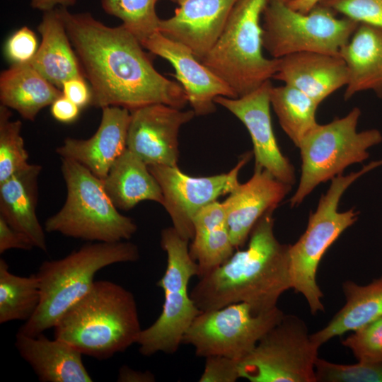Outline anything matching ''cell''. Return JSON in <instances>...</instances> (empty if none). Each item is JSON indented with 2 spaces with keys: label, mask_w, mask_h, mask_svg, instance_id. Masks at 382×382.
<instances>
[{
  "label": "cell",
  "mask_w": 382,
  "mask_h": 382,
  "mask_svg": "<svg viewBox=\"0 0 382 382\" xmlns=\"http://www.w3.org/2000/svg\"><path fill=\"white\" fill-rule=\"evenodd\" d=\"M316 382H382V362L341 364L318 358Z\"/></svg>",
  "instance_id": "33"
},
{
  "label": "cell",
  "mask_w": 382,
  "mask_h": 382,
  "mask_svg": "<svg viewBox=\"0 0 382 382\" xmlns=\"http://www.w3.org/2000/svg\"><path fill=\"white\" fill-rule=\"evenodd\" d=\"M41 299L36 274L21 277L11 273L4 258L0 259V323L29 320Z\"/></svg>",
  "instance_id": "30"
},
{
  "label": "cell",
  "mask_w": 382,
  "mask_h": 382,
  "mask_svg": "<svg viewBox=\"0 0 382 382\" xmlns=\"http://www.w3.org/2000/svg\"><path fill=\"white\" fill-rule=\"evenodd\" d=\"M141 330L134 294L100 280L63 314L54 326V337L83 355L104 360L137 343Z\"/></svg>",
  "instance_id": "3"
},
{
  "label": "cell",
  "mask_w": 382,
  "mask_h": 382,
  "mask_svg": "<svg viewBox=\"0 0 382 382\" xmlns=\"http://www.w3.org/2000/svg\"><path fill=\"white\" fill-rule=\"evenodd\" d=\"M37 49L35 33L27 26H23L8 39L5 53L13 64H24L33 58Z\"/></svg>",
  "instance_id": "36"
},
{
  "label": "cell",
  "mask_w": 382,
  "mask_h": 382,
  "mask_svg": "<svg viewBox=\"0 0 382 382\" xmlns=\"http://www.w3.org/2000/svg\"><path fill=\"white\" fill-rule=\"evenodd\" d=\"M342 344L359 361L382 362V317L353 331Z\"/></svg>",
  "instance_id": "34"
},
{
  "label": "cell",
  "mask_w": 382,
  "mask_h": 382,
  "mask_svg": "<svg viewBox=\"0 0 382 382\" xmlns=\"http://www.w3.org/2000/svg\"><path fill=\"white\" fill-rule=\"evenodd\" d=\"M238 0H179L174 15L161 19L158 31L187 47L200 61L220 37Z\"/></svg>",
  "instance_id": "17"
},
{
  "label": "cell",
  "mask_w": 382,
  "mask_h": 382,
  "mask_svg": "<svg viewBox=\"0 0 382 382\" xmlns=\"http://www.w3.org/2000/svg\"><path fill=\"white\" fill-rule=\"evenodd\" d=\"M291 189V185L267 170L255 166L252 177L229 193L223 204L235 248L245 245L257 221L266 212L274 211Z\"/></svg>",
  "instance_id": "18"
},
{
  "label": "cell",
  "mask_w": 382,
  "mask_h": 382,
  "mask_svg": "<svg viewBox=\"0 0 382 382\" xmlns=\"http://www.w3.org/2000/svg\"><path fill=\"white\" fill-rule=\"evenodd\" d=\"M339 55L348 74L345 100L364 91L382 97V28L359 23Z\"/></svg>",
  "instance_id": "23"
},
{
  "label": "cell",
  "mask_w": 382,
  "mask_h": 382,
  "mask_svg": "<svg viewBox=\"0 0 382 382\" xmlns=\"http://www.w3.org/2000/svg\"><path fill=\"white\" fill-rule=\"evenodd\" d=\"M244 154L229 172L206 177H192L183 173L178 166H148L158 183L163 197L162 206L169 214L173 227L186 240L194 236L193 219L205 206L231 193L240 183L238 173L252 156Z\"/></svg>",
  "instance_id": "13"
},
{
  "label": "cell",
  "mask_w": 382,
  "mask_h": 382,
  "mask_svg": "<svg viewBox=\"0 0 382 382\" xmlns=\"http://www.w3.org/2000/svg\"><path fill=\"white\" fill-rule=\"evenodd\" d=\"M320 1V0H296L287 5L296 11L307 13L316 6Z\"/></svg>",
  "instance_id": "43"
},
{
  "label": "cell",
  "mask_w": 382,
  "mask_h": 382,
  "mask_svg": "<svg viewBox=\"0 0 382 382\" xmlns=\"http://www.w3.org/2000/svg\"><path fill=\"white\" fill-rule=\"evenodd\" d=\"M270 81L243 96L231 98L218 96L219 104L233 114L248 129L253 142L255 166L269 171L277 179L293 185L294 168L279 148L272 125L270 92Z\"/></svg>",
  "instance_id": "15"
},
{
  "label": "cell",
  "mask_w": 382,
  "mask_h": 382,
  "mask_svg": "<svg viewBox=\"0 0 382 382\" xmlns=\"http://www.w3.org/2000/svg\"><path fill=\"white\" fill-rule=\"evenodd\" d=\"M319 348L301 318L284 314L240 361V378L250 382H316Z\"/></svg>",
  "instance_id": "11"
},
{
  "label": "cell",
  "mask_w": 382,
  "mask_h": 382,
  "mask_svg": "<svg viewBox=\"0 0 382 382\" xmlns=\"http://www.w3.org/2000/svg\"><path fill=\"white\" fill-rule=\"evenodd\" d=\"M117 381L120 382H153L155 377L150 371H139L123 366L120 369Z\"/></svg>",
  "instance_id": "41"
},
{
  "label": "cell",
  "mask_w": 382,
  "mask_h": 382,
  "mask_svg": "<svg viewBox=\"0 0 382 382\" xmlns=\"http://www.w3.org/2000/svg\"><path fill=\"white\" fill-rule=\"evenodd\" d=\"M8 108L0 105V183L29 165L21 135L22 123L12 120Z\"/></svg>",
  "instance_id": "32"
},
{
  "label": "cell",
  "mask_w": 382,
  "mask_h": 382,
  "mask_svg": "<svg viewBox=\"0 0 382 382\" xmlns=\"http://www.w3.org/2000/svg\"><path fill=\"white\" fill-rule=\"evenodd\" d=\"M61 171L66 197L62 208L45 221L47 232L91 242H117L133 236L136 223L120 213L101 179L67 158H62Z\"/></svg>",
  "instance_id": "5"
},
{
  "label": "cell",
  "mask_w": 382,
  "mask_h": 382,
  "mask_svg": "<svg viewBox=\"0 0 382 382\" xmlns=\"http://www.w3.org/2000/svg\"><path fill=\"white\" fill-rule=\"evenodd\" d=\"M270 100L281 127L299 147L304 137L318 124L316 112L319 104L298 88L284 83L272 86Z\"/></svg>",
  "instance_id": "29"
},
{
  "label": "cell",
  "mask_w": 382,
  "mask_h": 382,
  "mask_svg": "<svg viewBox=\"0 0 382 382\" xmlns=\"http://www.w3.org/2000/svg\"><path fill=\"white\" fill-rule=\"evenodd\" d=\"M169 1H173V2H175V3H178V1L179 0H169Z\"/></svg>",
  "instance_id": "45"
},
{
  "label": "cell",
  "mask_w": 382,
  "mask_h": 382,
  "mask_svg": "<svg viewBox=\"0 0 382 382\" xmlns=\"http://www.w3.org/2000/svg\"><path fill=\"white\" fill-rule=\"evenodd\" d=\"M103 10L122 21V25L140 43L159 32L161 19L156 11L158 0H100Z\"/></svg>",
  "instance_id": "31"
},
{
  "label": "cell",
  "mask_w": 382,
  "mask_h": 382,
  "mask_svg": "<svg viewBox=\"0 0 382 382\" xmlns=\"http://www.w3.org/2000/svg\"><path fill=\"white\" fill-rule=\"evenodd\" d=\"M273 212H266L255 224L246 249L234 252L199 278L190 296L201 311L242 302L256 314L267 313L278 307L280 296L292 289L290 244L275 237Z\"/></svg>",
  "instance_id": "2"
},
{
  "label": "cell",
  "mask_w": 382,
  "mask_h": 382,
  "mask_svg": "<svg viewBox=\"0 0 382 382\" xmlns=\"http://www.w3.org/2000/svg\"><path fill=\"white\" fill-rule=\"evenodd\" d=\"M15 346L41 382H91L82 354L69 343L43 333L31 337L18 332Z\"/></svg>",
  "instance_id": "21"
},
{
  "label": "cell",
  "mask_w": 382,
  "mask_h": 382,
  "mask_svg": "<svg viewBox=\"0 0 382 382\" xmlns=\"http://www.w3.org/2000/svg\"><path fill=\"white\" fill-rule=\"evenodd\" d=\"M151 53L168 61L175 77L183 87L195 115H206L216 110L218 96L238 98L233 89L207 67L185 45L157 32L141 43Z\"/></svg>",
  "instance_id": "16"
},
{
  "label": "cell",
  "mask_w": 382,
  "mask_h": 382,
  "mask_svg": "<svg viewBox=\"0 0 382 382\" xmlns=\"http://www.w3.org/2000/svg\"><path fill=\"white\" fill-rule=\"evenodd\" d=\"M381 166L382 159L370 162L358 171L332 178L316 209L310 213L305 231L290 245L292 289L305 298L313 315L324 311L323 294L317 282L319 263L330 245L358 219L359 212L353 208L338 210L342 196L358 178Z\"/></svg>",
  "instance_id": "6"
},
{
  "label": "cell",
  "mask_w": 382,
  "mask_h": 382,
  "mask_svg": "<svg viewBox=\"0 0 382 382\" xmlns=\"http://www.w3.org/2000/svg\"><path fill=\"white\" fill-rule=\"evenodd\" d=\"M262 19V46L275 59L303 52L339 55L359 24L319 4L302 13L277 0L267 1Z\"/></svg>",
  "instance_id": "10"
},
{
  "label": "cell",
  "mask_w": 382,
  "mask_h": 382,
  "mask_svg": "<svg viewBox=\"0 0 382 382\" xmlns=\"http://www.w3.org/2000/svg\"><path fill=\"white\" fill-rule=\"evenodd\" d=\"M37 30L42 41L35 56L28 62L35 70L60 88L71 79L85 77L57 9L43 13Z\"/></svg>",
  "instance_id": "24"
},
{
  "label": "cell",
  "mask_w": 382,
  "mask_h": 382,
  "mask_svg": "<svg viewBox=\"0 0 382 382\" xmlns=\"http://www.w3.org/2000/svg\"><path fill=\"white\" fill-rule=\"evenodd\" d=\"M361 110L354 108L347 115L325 125L318 124L301 141V174L290 199L291 207L299 206L320 183L342 175L349 166L362 163L369 149L382 141L376 129L359 132Z\"/></svg>",
  "instance_id": "9"
},
{
  "label": "cell",
  "mask_w": 382,
  "mask_h": 382,
  "mask_svg": "<svg viewBox=\"0 0 382 382\" xmlns=\"http://www.w3.org/2000/svg\"><path fill=\"white\" fill-rule=\"evenodd\" d=\"M346 302L328 323L311 334L319 347L337 336L355 331L382 317V276L366 285L342 284Z\"/></svg>",
  "instance_id": "27"
},
{
  "label": "cell",
  "mask_w": 382,
  "mask_h": 382,
  "mask_svg": "<svg viewBox=\"0 0 382 382\" xmlns=\"http://www.w3.org/2000/svg\"><path fill=\"white\" fill-rule=\"evenodd\" d=\"M205 359L199 382H236L240 378L241 361L223 356H212Z\"/></svg>",
  "instance_id": "37"
},
{
  "label": "cell",
  "mask_w": 382,
  "mask_h": 382,
  "mask_svg": "<svg viewBox=\"0 0 382 382\" xmlns=\"http://www.w3.org/2000/svg\"><path fill=\"white\" fill-rule=\"evenodd\" d=\"M76 2V0H30V6L34 9L45 12L54 10L58 5L67 8L74 5Z\"/></svg>",
  "instance_id": "42"
},
{
  "label": "cell",
  "mask_w": 382,
  "mask_h": 382,
  "mask_svg": "<svg viewBox=\"0 0 382 382\" xmlns=\"http://www.w3.org/2000/svg\"><path fill=\"white\" fill-rule=\"evenodd\" d=\"M90 82L91 105L129 111L154 103L183 109L188 103L181 85L154 67L143 46L122 25L109 27L89 13L57 9Z\"/></svg>",
  "instance_id": "1"
},
{
  "label": "cell",
  "mask_w": 382,
  "mask_h": 382,
  "mask_svg": "<svg viewBox=\"0 0 382 382\" xmlns=\"http://www.w3.org/2000/svg\"><path fill=\"white\" fill-rule=\"evenodd\" d=\"M188 243L173 226L161 231L160 243L166 253L167 264L156 284L163 291L164 301L158 318L142 329L139 336L137 344L144 356L176 352L184 335L202 312L188 292L190 279L199 274L198 265L190 255Z\"/></svg>",
  "instance_id": "8"
},
{
  "label": "cell",
  "mask_w": 382,
  "mask_h": 382,
  "mask_svg": "<svg viewBox=\"0 0 382 382\" xmlns=\"http://www.w3.org/2000/svg\"><path fill=\"white\" fill-rule=\"evenodd\" d=\"M80 108L65 96L62 95L51 105V114L57 121L62 123H71L79 115Z\"/></svg>",
  "instance_id": "40"
},
{
  "label": "cell",
  "mask_w": 382,
  "mask_h": 382,
  "mask_svg": "<svg viewBox=\"0 0 382 382\" xmlns=\"http://www.w3.org/2000/svg\"><path fill=\"white\" fill-rule=\"evenodd\" d=\"M33 248V244L25 234L13 228L0 216L1 254L11 249L30 250Z\"/></svg>",
  "instance_id": "38"
},
{
  "label": "cell",
  "mask_w": 382,
  "mask_h": 382,
  "mask_svg": "<svg viewBox=\"0 0 382 382\" xmlns=\"http://www.w3.org/2000/svg\"><path fill=\"white\" fill-rule=\"evenodd\" d=\"M129 120L130 111L126 108H103L100 125L92 137L86 139L67 137L56 153L61 158L80 163L103 180L127 149Z\"/></svg>",
  "instance_id": "19"
},
{
  "label": "cell",
  "mask_w": 382,
  "mask_h": 382,
  "mask_svg": "<svg viewBox=\"0 0 382 382\" xmlns=\"http://www.w3.org/2000/svg\"><path fill=\"white\" fill-rule=\"evenodd\" d=\"M274 79L301 91L319 105L342 86L348 74L340 55L303 52L279 58Z\"/></svg>",
  "instance_id": "20"
},
{
  "label": "cell",
  "mask_w": 382,
  "mask_h": 382,
  "mask_svg": "<svg viewBox=\"0 0 382 382\" xmlns=\"http://www.w3.org/2000/svg\"><path fill=\"white\" fill-rule=\"evenodd\" d=\"M268 0H238L218 40L201 60L237 97L270 81L279 59L262 53L260 18Z\"/></svg>",
  "instance_id": "7"
},
{
  "label": "cell",
  "mask_w": 382,
  "mask_h": 382,
  "mask_svg": "<svg viewBox=\"0 0 382 382\" xmlns=\"http://www.w3.org/2000/svg\"><path fill=\"white\" fill-rule=\"evenodd\" d=\"M318 4L359 23L382 28V0H320Z\"/></svg>",
  "instance_id": "35"
},
{
  "label": "cell",
  "mask_w": 382,
  "mask_h": 382,
  "mask_svg": "<svg viewBox=\"0 0 382 382\" xmlns=\"http://www.w3.org/2000/svg\"><path fill=\"white\" fill-rule=\"evenodd\" d=\"M195 115L166 104L154 103L130 111L127 149L147 166H178L180 127Z\"/></svg>",
  "instance_id": "14"
},
{
  "label": "cell",
  "mask_w": 382,
  "mask_h": 382,
  "mask_svg": "<svg viewBox=\"0 0 382 382\" xmlns=\"http://www.w3.org/2000/svg\"><path fill=\"white\" fill-rule=\"evenodd\" d=\"M62 90L50 83L28 62L13 64L0 75V100L28 120L61 96Z\"/></svg>",
  "instance_id": "26"
},
{
  "label": "cell",
  "mask_w": 382,
  "mask_h": 382,
  "mask_svg": "<svg viewBox=\"0 0 382 382\" xmlns=\"http://www.w3.org/2000/svg\"><path fill=\"white\" fill-rule=\"evenodd\" d=\"M284 315L278 307L256 314L242 302L202 311L184 335L183 344L191 345L199 357L223 356L241 361Z\"/></svg>",
  "instance_id": "12"
},
{
  "label": "cell",
  "mask_w": 382,
  "mask_h": 382,
  "mask_svg": "<svg viewBox=\"0 0 382 382\" xmlns=\"http://www.w3.org/2000/svg\"><path fill=\"white\" fill-rule=\"evenodd\" d=\"M193 226L189 252L198 265L200 278L228 260L236 248L223 202L215 201L201 209L194 217Z\"/></svg>",
  "instance_id": "28"
},
{
  "label": "cell",
  "mask_w": 382,
  "mask_h": 382,
  "mask_svg": "<svg viewBox=\"0 0 382 382\" xmlns=\"http://www.w3.org/2000/svg\"><path fill=\"white\" fill-rule=\"evenodd\" d=\"M61 88L63 96L80 108L91 105V91L86 83L84 77L71 79L65 81Z\"/></svg>",
  "instance_id": "39"
},
{
  "label": "cell",
  "mask_w": 382,
  "mask_h": 382,
  "mask_svg": "<svg viewBox=\"0 0 382 382\" xmlns=\"http://www.w3.org/2000/svg\"><path fill=\"white\" fill-rule=\"evenodd\" d=\"M139 255L137 245L127 241L96 242L63 258L43 262L36 274L40 304L18 332L36 337L54 328L63 314L89 292L100 270L115 263L136 262Z\"/></svg>",
  "instance_id": "4"
},
{
  "label": "cell",
  "mask_w": 382,
  "mask_h": 382,
  "mask_svg": "<svg viewBox=\"0 0 382 382\" xmlns=\"http://www.w3.org/2000/svg\"><path fill=\"white\" fill-rule=\"evenodd\" d=\"M42 166L29 163L0 183V216L25 234L35 248L47 252L45 231L36 213Z\"/></svg>",
  "instance_id": "22"
},
{
  "label": "cell",
  "mask_w": 382,
  "mask_h": 382,
  "mask_svg": "<svg viewBox=\"0 0 382 382\" xmlns=\"http://www.w3.org/2000/svg\"><path fill=\"white\" fill-rule=\"evenodd\" d=\"M277 1H280L282 3H284V4H290V3L293 2V1H295L296 0H277Z\"/></svg>",
  "instance_id": "44"
},
{
  "label": "cell",
  "mask_w": 382,
  "mask_h": 382,
  "mask_svg": "<svg viewBox=\"0 0 382 382\" xmlns=\"http://www.w3.org/2000/svg\"><path fill=\"white\" fill-rule=\"evenodd\" d=\"M102 182L118 209L128 211L145 200L161 205L163 202L161 187L149 166L127 149L115 161Z\"/></svg>",
  "instance_id": "25"
}]
</instances>
